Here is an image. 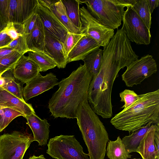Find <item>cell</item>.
<instances>
[{"mask_svg":"<svg viewBox=\"0 0 159 159\" xmlns=\"http://www.w3.org/2000/svg\"><path fill=\"white\" fill-rule=\"evenodd\" d=\"M132 159H140V158H133Z\"/></svg>","mask_w":159,"mask_h":159,"instance_id":"bcb514c9","label":"cell"},{"mask_svg":"<svg viewBox=\"0 0 159 159\" xmlns=\"http://www.w3.org/2000/svg\"><path fill=\"white\" fill-rule=\"evenodd\" d=\"M0 106L18 111L25 118L36 113L31 104L21 100L2 87H0Z\"/></svg>","mask_w":159,"mask_h":159,"instance_id":"e0dca14e","label":"cell"},{"mask_svg":"<svg viewBox=\"0 0 159 159\" xmlns=\"http://www.w3.org/2000/svg\"><path fill=\"white\" fill-rule=\"evenodd\" d=\"M4 108V107L0 106V130L3 118Z\"/></svg>","mask_w":159,"mask_h":159,"instance_id":"7bdbcfd3","label":"cell"},{"mask_svg":"<svg viewBox=\"0 0 159 159\" xmlns=\"http://www.w3.org/2000/svg\"><path fill=\"white\" fill-rule=\"evenodd\" d=\"M7 24L0 14V32L4 30Z\"/></svg>","mask_w":159,"mask_h":159,"instance_id":"b9f144b4","label":"cell"},{"mask_svg":"<svg viewBox=\"0 0 159 159\" xmlns=\"http://www.w3.org/2000/svg\"><path fill=\"white\" fill-rule=\"evenodd\" d=\"M36 12L41 20L45 30L63 42L68 31L52 11L38 2Z\"/></svg>","mask_w":159,"mask_h":159,"instance_id":"7c38bea8","label":"cell"},{"mask_svg":"<svg viewBox=\"0 0 159 159\" xmlns=\"http://www.w3.org/2000/svg\"><path fill=\"white\" fill-rule=\"evenodd\" d=\"M33 141L31 134L14 131L0 136V159H23Z\"/></svg>","mask_w":159,"mask_h":159,"instance_id":"52a82bcc","label":"cell"},{"mask_svg":"<svg viewBox=\"0 0 159 159\" xmlns=\"http://www.w3.org/2000/svg\"><path fill=\"white\" fill-rule=\"evenodd\" d=\"M9 22L22 24L35 11L38 0H9Z\"/></svg>","mask_w":159,"mask_h":159,"instance_id":"4fadbf2b","label":"cell"},{"mask_svg":"<svg viewBox=\"0 0 159 159\" xmlns=\"http://www.w3.org/2000/svg\"><path fill=\"white\" fill-rule=\"evenodd\" d=\"M19 116H23L24 117V115L20 112L11 108L4 107V114L0 128V132L6 127L14 119Z\"/></svg>","mask_w":159,"mask_h":159,"instance_id":"836d02e7","label":"cell"},{"mask_svg":"<svg viewBox=\"0 0 159 159\" xmlns=\"http://www.w3.org/2000/svg\"><path fill=\"white\" fill-rule=\"evenodd\" d=\"M28 57L39 67L40 72L46 71L57 66L54 61L44 52H28Z\"/></svg>","mask_w":159,"mask_h":159,"instance_id":"d4e9b609","label":"cell"},{"mask_svg":"<svg viewBox=\"0 0 159 159\" xmlns=\"http://www.w3.org/2000/svg\"><path fill=\"white\" fill-rule=\"evenodd\" d=\"M84 3L89 13L102 24L114 30L121 24L125 7L132 6L136 0H79Z\"/></svg>","mask_w":159,"mask_h":159,"instance_id":"5b68a950","label":"cell"},{"mask_svg":"<svg viewBox=\"0 0 159 159\" xmlns=\"http://www.w3.org/2000/svg\"><path fill=\"white\" fill-rule=\"evenodd\" d=\"M100 46L93 38L85 35L70 52L67 57V63L83 60L89 54Z\"/></svg>","mask_w":159,"mask_h":159,"instance_id":"ac0fdd59","label":"cell"},{"mask_svg":"<svg viewBox=\"0 0 159 159\" xmlns=\"http://www.w3.org/2000/svg\"><path fill=\"white\" fill-rule=\"evenodd\" d=\"M4 77L5 83L2 88L21 100L24 101L22 89L20 84L15 81L14 76L7 75Z\"/></svg>","mask_w":159,"mask_h":159,"instance_id":"f1b7e54d","label":"cell"},{"mask_svg":"<svg viewBox=\"0 0 159 159\" xmlns=\"http://www.w3.org/2000/svg\"><path fill=\"white\" fill-rule=\"evenodd\" d=\"M157 70L155 60L152 56L148 54L135 60L128 66L121 75L122 80L127 86L132 87L141 84Z\"/></svg>","mask_w":159,"mask_h":159,"instance_id":"9c48e42d","label":"cell"},{"mask_svg":"<svg viewBox=\"0 0 159 159\" xmlns=\"http://www.w3.org/2000/svg\"><path fill=\"white\" fill-rule=\"evenodd\" d=\"M124 14L121 28L130 42L138 44L148 45L151 35L132 6L127 7Z\"/></svg>","mask_w":159,"mask_h":159,"instance_id":"ba28073f","label":"cell"},{"mask_svg":"<svg viewBox=\"0 0 159 159\" xmlns=\"http://www.w3.org/2000/svg\"><path fill=\"white\" fill-rule=\"evenodd\" d=\"M106 152L109 159H128L132 156L126 150L120 136L115 141L109 140Z\"/></svg>","mask_w":159,"mask_h":159,"instance_id":"603a6c76","label":"cell"},{"mask_svg":"<svg viewBox=\"0 0 159 159\" xmlns=\"http://www.w3.org/2000/svg\"><path fill=\"white\" fill-rule=\"evenodd\" d=\"M12 40L3 30H2L0 32V49L9 44Z\"/></svg>","mask_w":159,"mask_h":159,"instance_id":"8d00e7d4","label":"cell"},{"mask_svg":"<svg viewBox=\"0 0 159 159\" xmlns=\"http://www.w3.org/2000/svg\"><path fill=\"white\" fill-rule=\"evenodd\" d=\"M65 7L66 13L72 23L77 28L80 29L81 22L80 18V4L78 0H61Z\"/></svg>","mask_w":159,"mask_h":159,"instance_id":"484cf974","label":"cell"},{"mask_svg":"<svg viewBox=\"0 0 159 159\" xmlns=\"http://www.w3.org/2000/svg\"><path fill=\"white\" fill-rule=\"evenodd\" d=\"M151 122L138 129L128 136L124 137L122 140L129 153L137 152V149L151 125Z\"/></svg>","mask_w":159,"mask_h":159,"instance_id":"44dd1931","label":"cell"},{"mask_svg":"<svg viewBox=\"0 0 159 159\" xmlns=\"http://www.w3.org/2000/svg\"><path fill=\"white\" fill-rule=\"evenodd\" d=\"M130 42L121 29L117 30L103 48L102 64L92 79L88 91V101L93 111L103 118L112 116L111 93L114 82L120 69L138 59Z\"/></svg>","mask_w":159,"mask_h":159,"instance_id":"6da1fadb","label":"cell"},{"mask_svg":"<svg viewBox=\"0 0 159 159\" xmlns=\"http://www.w3.org/2000/svg\"><path fill=\"white\" fill-rule=\"evenodd\" d=\"M28 159H46L43 155H41L39 156H36L34 155L30 157Z\"/></svg>","mask_w":159,"mask_h":159,"instance_id":"ee69618b","label":"cell"},{"mask_svg":"<svg viewBox=\"0 0 159 159\" xmlns=\"http://www.w3.org/2000/svg\"><path fill=\"white\" fill-rule=\"evenodd\" d=\"M40 72L39 66L28 56H21L12 69L14 78L26 83Z\"/></svg>","mask_w":159,"mask_h":159,"instance_id":"9a60e30c","label":"cell"},{"mask_svg":"<svg viewBox=\"0 0 159 159\" xmlns=\"http://www.w3.org/2000/svg\"><path fill=\"white\" fill-rule=\"evenodd\" d=\"M22 54L15 51L0 59V75L8 70L12 69Z\"/></svg>","mask_w":159,"mask_h":159,"instance_id":"83f0119b","label":"cell"},{"mask_svg":"<svg viewBox=\"0 0 159 159\" xmlns=\"http://www.w3.org/2000/svg\"><path fill=\"white\" fill-rule=\"evenodd\" d=\"M12 48L22 55L30 52L27 44L26 36L25 33L22 36H20L17 39L12 40L9 44L1 48Z\"/></svg>","mask_w":159,"mask_h":159,"instance_id":"f546056e","label":"cell"},{"mask_svg":"<svg viewBox=\"0 0 159 159\" xmlns=\"http://www.w3.org/2000/svg\"><path fill=\"white\" fill-rule=\"evenodd\" d=\"M121 98L120 102H124L121 107L125 110L129 107L140 97L141 94L138 95L134 91L125 89L119 94Z\"/></svg>","mask_w":159,"mask_h":159,"instance_id":"d6a6232c","label":"cell"},{"mask_svg":"<svg viewBox=\"0 0 159 159\" xmlns=\"http://www.w3.org/2000/svg\"><path fill=\"white\" fill-rule=\"evenodd\" d=\"M25 36L27 44L30 52H44L45 30L38 15L32 31Z\"/></svg>","mask_w":159,"mask_h":159,"instance_id":"ffe728a7","label":"cell"},{"mask_svg":"<svg viewBox=\"0 0 159 159\" xmlns=\"http://www.w3.org/2000/svg\"><path fill=\"white\" fill-rule=\"evenodd\" d=\"M1 76H1V75H0V77H1Z\"/></svg>","mask_w":159,"mask_h":159,"instance_id":"7dc6e473","label":"cell"},{"mask_svg":"<svg viewBox=\"0 0 159 159\" xmlns=\"http://www.w3.org/2000/svg\"><path fill=\"white\" fill-rule=\"evenodd\" d=\"M151 122L159 125V89L141 94L127 108L115 115L110 122L116 129L132 133Z\"/></svg>","mask_w":159,"mask_h":159,"instance_id":"3957f363","label":"cell"},{"mask_svg":"<svg viewBox=\"0 0 159 159\" xmlns=\"http://www.w3.org/2000/svg\"><path fill=\"white\" fill-rule=\"evenodd\" d=\"M80 10L81 33L93 39L100 46L106 47L114 35V30L102 24L85 7Z\"/></svg>","mask_w":159,"mask_h":159,"instance_id":"30bf717a","label":"cell"},{"mask_svg":"<svg viewBox=\"0 0 159 159\" xmlns=\"http://www.w3.org/2000/svg\"><path fill=\"white\" fill-rule=\"evenodd\" d=\"M15 51H16L11 48H3L0 49V59L8 55Z\"/></svg>","mask_w":159,"mask_h":159,"instance_id":"60d3db41","label":"cell"},{"mask_svg":"<svg viewBox=\"0 0 159 159\" xmlns=\"http://www.w3.org/2000/svg\"><path fill=\"white\" fill-rule=\"evenodd\" d=\"M77 124L87 147L90 159H104L108 134L88 100L82 102L77 111Z\"/></svg>","mask_w":159,"mask_h":159,"instance_id":"277c9868","label":"cell"},{"mask_svg":"<svg viewBox=\"0 0 159 159\" xmlns=\"http://www.w3.org/2000/svg\"><path fill=\"white\" fill-rule=\"evenodd\" d=\"M9 0H0V14L5 22H9Z\"/></svg>","mask_w":159,"mask_h":159,"instance_id":"d590c367","label":"cell"},{"mask_svg":"<svg viewBox=\"0 0 159 159\" xmlns=\"http://www.w3.org/2000/svg\"><path fill=\"white\" fill-rule=\"evenodd\" d=\"M46 153L57 159H90L74 135H60L50 139Z\"/></svg>","mask_w":159,"mask_h":159,"instance_id":"8992f818","label":"cell"},{"mask_svg":"<svg viewBox=\"0 0 159 159\" xmlns=\"http://www.w3.org/2000/svg\"><path fill=\"white\" fill-rule=\"evenodd\" d=\"M25 118L33 132V141L37 142L39 146L46 145L49 138L50 126L47 120L45 119H41L36 113L27 116Z\"/></svg>","mask_w":159,"mask_h":159,"instance_id":"2e32d148","label":"cell"},{"mask_svg":"<svg viewBox=\"0 0 159 159\" xmlns=\"http://www.w3.org/2000/svg\"><path fill=\"white\" fill-rule=\"evenodd\" d=\"M103 50L98 48L92 52L83 60L84 65L92 77H94L98 73L102 60Z\"/></svg>","mask_w":159,"mask_h":159,"instance_id":"cb8c5ba5","label":"cell"},{"mask_svg":"<svg viewBox=\"0 0 159 159\" xmlns=\"http://www.w3.org/2000/svg\"><path fill=\"white\" fill-rule=\"evenodd\" d=\"M84 34H75L68 32L63 42L64 48L67 56Z\"/></svg>","mask_w":159,"mask_h":159,"instance_id":"1f68e13d","label":"cell"},{"mask_svg":"<svg viewBox=\"0 0 159 159\" xmlns=\"http://www.w3.org/2000/svg\"><path fill=\"white\" fill-rule=\"evenodd\" d=\"M50 9L69 32L77 34L81 33L80 29L76 27L69 19L66 8L61 0H58L51 6Z\"/></svg>","mask_w":159,"mask_h":159,"instance_id":"7402d4cb","label":"cell"},{"mask_svg":"<svg viewBox=\"0 0 159 159\" xmlns=\"http://www.w3.org/2000/svg\"><path fill=\"white\" fill-rule=\"evenodd\" d=\"M154 143L157 155L159 156V128L156 130L154 134Z\"/></svg>","mask_w":159,"mask_h":159,"instance_id":"ab89813d","label":"cell"},{"mask_svg":"<svg viewBox=\"0 0 159 159\" xmlns=\"http://www.w3.org/2000/svg\"><path fill=\"white\" fill-rule=\"evenodd\" d=\"M44 52L54 61L58 68H65L67 56L62 42L45 30Z\"/></svg>","mask_w":159,"mask_h":159,"instance_id":"5bb4252c","label":"cell"},{"mask_svg":"<svg viewBox=\"0 0 159 159\" xmlns=\"http://www.w3.org/2000/svg\"><path fill=\"white\" fill-rule=\"evenodd\" d=\"M56 76L50 72L43 76L39 73L34 78L26 83L22 89L23 98L26 102L45 91L58 85Z\"/></svg>","mask_w":159,"mask_h":159,"instance_id":"8fae6325","label":"cell"},{"mask_svg":"<svg viewBox=\"0 0 159 159\" xmlns=\"http://www.w3.org/2000/svg\"><path fill=\"white\" fill-rule=\"evenodd\" d=\"M159 125L152 124L146 134L141 140L137 152L143 159H159L157 155L154 143V136Z\"/></svg>","mask_w":159,"mask_h":159,"instance_id":"d6986e66","label":"cell"},{"mask_svg":"<svg viewBox=\"0 0 159 159\" xmlns=\"http://www.w3.org/2000/svg\"><path fill=\"white\" fill-rule=\"evenodd\" d=\"M148 7L152 14L154 9L157 7L159 5V0H146Z\"/></svg>","mask_w":159,"mask_h":159,"instance_id":"74e56055","label":"cell"},{"mask_svg":"<svg viewBox=\"0 0 159 159\" xmlns=\"http://www.w3.org/2000/svg\"><path fill=\"white\" fill-rule=\"evenodd\" d=\"M5 83V79L4 77L2 76L0 77V87H2Z\"/></svg>","mask_w":159,"mask_h":159,"instance_id":"f6af8a7d","label":"cell"},{"mask_svg":"<svg viewBox=\"0 0 159 159\" xmlns=\"http://www.w3.org/2000/svg\"><path fill=\"white\" fill-rule=\"evenodd\" d=\"M37 16L35 10L22 24L24 32L25 35L30 34L32 31L35 25Z\"/></svg>","mask_w":159,"mask_h":159,"instance_id":"e575fe53","label":"cell"},{"mask_svg":"<svg viewBox=\"0 0 159 159\" xmlns=\"http://www.w3.org/2000/svg\"><path fill=\"white\" fill-rule=\"evenodd\" d=\"M3 30L13 40L17 39L24 33L22 24L12 22H8Z\"/></svg>","mask_w":159,"mask_h":159,"instance_id":"4dcf8cb0","label":"cell"},{"mask_svg":"<svg viewBox=\"0 0 159 159\" xmlns=\"http://www.w3.org/2000/svg\"><path fill=\"white\" fill-rule=\"evenodd\" d=\"M58 0H38V3L43 7L49 9L54 3L57 2Z\"/></svg>","mask_w":159,"mask_h":159,"instance_id":"f35d334b","label":"cell"},{"mask_svg":"<svg viewBox=\"0 0 159 159\" xmlns=\"http://www.w3.org/2000/svg\"><path fill=\"white\" fill-rule=\"evenodd\" d=\"M148 29L150 30L151 25V14L146 0H136L132 6Z\"/></svg>","mask_w":159,"mask_h":159,"instance_id":"4316f807","label":"cell"},{"mask_svg":"<svg viewBox=\"0 0 159 159\" xmlns=\"http://www.w3.org/2000/svg\"><path fill=\"white\" fill-rule=\"evenodd\" d=\"M92 77L84 65L80 66L67 77L59 82V88L48 102L54 118H76L80 104L88 100V91Z\"/></svg>","mask_w":159,"mask_h":159,"instance_id":"7a4b0ae2","label":"cell"}]
</instances>
